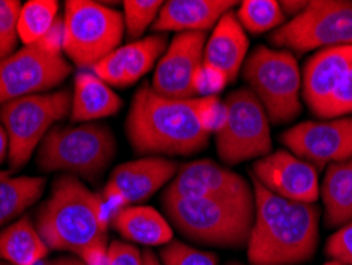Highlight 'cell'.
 <instances>
[{"label": "cell", "instance_id": "cell-25", "mask_svg": "<svg viewBox=\"0 0 352 265\" xmlns=\"http://www.w3.org/2000/svg\"><path fill=\"white\" fill-rule=\"evenodd\" d=\"M46 188L43 176H7L0 180V227L32 206Z\"/></svg>", "mask_w": 352, "mask_h": 265}, {"label": "cell", "instance_id": "cell-24", "mask_svg": "<svg viewBox=\"0 0 352 265\" xmlns=\"http://www.w3.org/2000/svg\"><path fill=\"white\" fill-rule=\"evenodd\" d=\"M165 50H167L165 34H154L132 41V43L119 46L118 50L113 51L119 67H121L126 86H131L142 80L149 70L154 69Z\"/></svg>", "mask_w": 352, "mask_h": 265}, {"label": "cell", "instance_id": "cell-11", "mask_svg": "<svg viewBox=\"0 0 352 265\" xmlns=\"http://www.w3.org/2000/svg\"><path fill=\"white\" fill-rule=\"evenodd\" d=\"M70 72V62L60 53H51L40 45L23 46L0 61V105L19 97L51 92Z\"/></svg>", "mask_w": 352, "mask_h": 265}, {"label": "cell", "instance_id": "cell-21", "mask_svg": "<svg viewBox=\"0 0 352 265\" xmlns=\"http://www.w3.org/2000/svg\"><path fill=\"white\" fill-rule=\"evenodd\" d=\"M122 108V98L107 83L91 72H80L75 78L70 118L74 123H92L113 116Z\"/></svg>", "mask_w": 352, "mask_h": 265}, {"label": "cell", "instance_id": "cell-1", "mask_svg": "<svg viewBox=\"0 0 352 265\" xmlns=\"http://www.w3.org/2000/svg\"><path fill=\"white\" fill-rule=\"evenodd\" d=\"M254 222L248 240L251 265H300L319 243L320 210L279 197L252 178Z\"/></svg>", "mask_w": 352, "mask_h": 265}, {"label": "cell", "instance_id": "cell-10", "mask_svg": "<svg viewBox=\"0 0 352 265\" xmlns=\"http://www.w3.org/2000/svg\"><path fill=\"white\" fill-rule=\"evenodd\" d=\"M226 124L216 137V151L226 165L261 159L272 153L270 119L257 97L241 87L224 100Z\"/></svg>", "mask_w": 352, "mask_h": 265}, {"label": "cell", "instance_id": "cell-33", "mask_svg": "<svg viewBox=\"0 0 352 265\" xmlns=\"http://www.w3.org/2000/svg\"><path fill=\"white\" fill-rule=\"evenodd\" d=\"M227 83L230 81L224 72L204 62L195 72L192 86L197 97H213L224 91Z\"/></svg>", "mask_w": 352, "mask_h": 265}, {"label": "cell", "instance_id": "cell-41", "mask_svg": "<svg viewBox=\"0 0 352 265\" xmlns=\"http://www.w3.org/2000/svg\"><path fill=\"white\" fill-rule=\"evenodd\" d=\"M7 176H10V171H7V170H0V180L7 178Z\"/></svg>", "mask_w": 352, "mask_h": 265}, {"label": "cell", "instance_id": "cell-22", "mask_svg": "<svg viewBox=\"0 0 352 265\" xmlns=\"http://www.w3.org/2000/svg\"><path fill=\"white\" fill-rule=\"evenodd\" d=\"M320 197L327 227H341L352 221V158L329 165Z\"/></svg>", "mask_w": 352, "mask_h": 265}, {"label": "cell", "instance_id": "cell-30", "mask_svg": "<svg viewBox=\"0 0 352 265\" xmlns=\"http://www.w3.org/2000/svg\"><path fill=\"white\" fill-rule=\"evenodd\" d=\"M164 265H217V257L213 253L201 251L183 242H170L159 253Z\"/></svg>", "mask_w": 352, "mask_h": 265}, {"label": "cell", "instance_id": "cell-36", "mask_svg": "<svg viewBox=\"0 0 352 265\" xmlns=\"http://www.w3.org/2000/svg\"><path fill=\"white\" fill-rule=\"evenodd\" d=\"M85 265H108V246L92 245L78 256Z\"/></svg>", "mask_w": 352, "mask_h": 265}, {"label": "cell", "instance_id": "cell-9", "mask_svg": "<svg viewBox=\"0 0 352 265\" xmlns=\"http://www.w3.org/2000/svg\"><path fill=\"white\" fill-rule=\"evenodd\" d=\"M270 43L278 50L305 54L313 50L352 46V2L313 0L298 17L273 30Z\"/></svg>", "mask_w": 352, "mask_h": 265}, {"label": "cell", "instance_id": "cell-16", "mask_svg": "<svg viewBox=\"0 0 352 265\" xmlns=\"http://www.w3.org/2000/svg\"><path fill=\"white\" fill-rule=\"evenodd\" d=\"M162 197L173 199H254L252 184L234 170L213 162L194 160L178 170Z\"/></svg>", "mask_w": 352, "mask_h": 265}, {"label": "cell", "instance_id": "cell-31", "mask_svg": "<svg viewBox=\"0 0 352 265\" xmlns=\"http://www.w3.org/2000/svg\"><path fill=\"white\" fill-rule=\"evenodd\" d=\"M351 113H352V65L349 67V70L346 72L343 80L340 81V85L333 92V96L329 98L327 103L320 108L316 116L322 119H330V118L349 116Z\"/></svg>", "mask_w": 352, "mask_h": 265}, {"label": "cell", "instance_id": "cell-6", "mask_svg": "<svg viewBox=\"0 0 352 265\" xmlns=\"http://www.w3.org/2000/svg\"><path fill=\"white\" fill-rule=\"evenodd\" d=\"M116 154V138L103 124L54 126L46 134L37 154L41 170L65 171L96 180Z\"/></svg>", "mask_w": 352, "mask_h": 265}, {"label": "cell", "instance_id": "cell-17", "mask_svg": "<svg viewBox=\"0 0 352 265\" xmlns=\"http://www.w3.org/2000/svg\"><path fill=\"white\" fill-rule=\"evenodd\" d=\"M351 65L352 46L320 50L307 61L302 74V94L314 114L333 96Z\"/></svg>", "mask_w": 352, "mask_h": 265}, {"label": "cell", "instance_id": "cell-28", "mask_svg": "<svg viewBox=\"0 0 352 265\" xmlns=\"http://www.w3.org/2000/svg\"><path fill=\"white\" fill-rule=\"evenodd\" d=\"M164 2L160 0H126L122 2V21L127 37L140 40L149 25H154Z\"/></svg>", "mask_w": 352, "mask_h": 265}, {"label": "cell", "instance_id": "cell-38", "mask_svg": "<svg viewBox=\"0 0 352 265\" xmlns=\"http://www.w3.org/2000/svg\"><path fill=\"white\" fill-rule=\"evenodd\" d=\"M8 149H10V143H8V135L5 127L0 123V165L5 162V159L8 158Z\"/></svg>", "mask_w": 352, "mask_h": 265}, {"label": "cell", "instance_id": "cell-4", "mask_svg": "<svg viewBox=\"0 0 352 265\" xmlns=\"http://www.w3.org/2000/svg\"><path fill=\"white\" fill-rule=\"evenodd\" d=\"M167 220L199 245L245 248L254 222V199H173L162 197Z\"/></svg>", "mask_w": 352, "mask_h": 265}, {"label": "cell", "instance_id": "cell-27", "mask_svg": "<svg viewBox=\"0 0 352 265\" xmlns=\"http://www.w3.org/2000/svg\"><path fill=\"white\" fill-rule=\"evenodd\" d=\"M235 14L245 32L252 35L276 30L286 24V14L279 2L274 0H245Z\"/></svg>", "mask_w": 352, "mask_h": 265}, {"label": "cell", "instance_id": "cell-15", "mask_svg": "<svg viewBox=\"0 0 352 265\" xmlns=\"http://www.w3.org/2000/svg\"><path fill=\"white\" fill-rule=\"evenodd\" d=\"M206 32L176 34L154 70L151 87L170 98H195L194 75L204 64Z\"/></svg>", "mask_w": 352, "mask_h": 265}, {"label": "cell", "instance_id": "cell-2", "mask_svg": "<svg viewBox=\"0 0 352 265\" xmlns=\"http://www.w3.org/2000/svg\"><path fill=\"white\" fill-rule=\"evenodd\" d=\"M199 97L170 98L143 85L132 98L126 134L143 156H192L208 147L210 135L197 116Z\"/></svg>", "mask_w": 352, "mask_h": 265}, {"label": "cell", "instance_id": "cell-29", "mask_svg": "<svg viewBox=\"0 0 352 265\" xmlns=\"http://www.w3.org/2000/svg\"><path fill=\"white\" fill-rule=\"evenodd\" d=\"M21 5L18 0H0V61L7 59L16 50Z\"/></svg>", "mask_w": 352, "mask_h": 265}, {"label": "cell", "instance_id": "cell-37", "mask_svg": "<svg viewBox=\"0 0 352 265\" xmlns=\"http://www.w3.org/2000/svg\"><path fill=\"white\" fill-rule=\"evenodd\" d=\"M279 5H281L286 18L287 17L295 18V17H298V14L302 13L305 8H307L308 2H303V0H292V2H279Z\"/></svg>", "mask_w": 352, "mask_h": 265}, {"label": "cell", "instance_id": "cell-8", "mask_svg": "<svg viewBox=\"0 0 352 265\" xmlns=\"http://www.w3.org/2000/svg\"><path fill=\"white\" fill-rule=\"evenodd\" d=\"M72 110L67 89L19 97L0 105V123L8 135V162L16 170L29 162L54 124Z\"/></svg>", "mask_w": 352, "mask_h": 265}, {"label": "cell", "instance_id": "cell-23", "mask_svg": "<svg viewBox=\"0 0 352 265\" xmlns=\"http://www.w3.org/2000/svg\"><path fill=\"white\" fill-rule=\"evenodd\" d=\"M50 248L28 216L0 231V259L13 265H37Z\"/></svg>", "mask_w": 352, "mask_h": 265}, {"label": "cell", "instance_id": "cell-7", "mask_svg": "<svg viewBox=\"0 0 352 265\" xmlns=\"http://www.w3.org/2000/svg\"><path fill=\"white\" fill-rule=\"evenodd\" d=\"M64 54L78 69H94L121 46L122 13L92 0H67L64 5Z\"/></svg>", "mask_w": 352, "mask_h": 265}, {"label": "cell", "instance_id": "cell-12", "mask_svg": "<svg viewBox=\"0 0 352 265\" xmlns=\"http://www.w3.org/2000/svg\"><path fill=\"white\" fill-rule=\"evenodd\" d=\"M281 142L316 169L344 162L352 158V116L300 123L281 135Z\"/></svg>", "mask_w": 352, "mask_h": 265}, {"label": "cell", "instance_id": "cell-19", "mask_svg": "<svg viewBox=\"0 0 352 265\" xmlns=\"http://www.w3.org/2000/svg\"><path fill=\"white\" fill-rule=\"evenodd\" d=\"M250 40L234 12L226 13L206 39L204 62L224 72L229 81H235L245 65Z\"/></svg>", "mask_w": 352, "mask_h": 265}, {"label": "cell", "instance_id": "cell-39", "mask_svg": "<svg viewBox=\"0 0 352 265\" xmlns=\"http://www.w3.org/2000/svg\"><path fill=\"white\" fill-rule=\"evenodd\" d=\"M48 265H85L80 257L76 256H62L51 261Z\"/></svg>", "mask_w": 352, "mask_h": 265}, {"label": "cell", "instance_id": "cell-14", "mask_svg": "<svg viewBox=\"0 0 352 265\" xmlns=\"http://www.w3.org/2000/svg\"><path fill=\"white\" fill-rule=\"evenodd\" d=\"M252 178L286 200L314 204L319 197V171L286 149H278L252 164Z\"/></svg>", "mask_w": 352, "mask_h": 265}, {"label": "cell", "instance_id": "cell-35", "mask_svg": "<svg viewBox=\"0 0 352 265\" xmlns=\"http://www.w3.org/2000/svg\"><path fill=\"white\" fill-rule=\"evenodd\" d=\"M108 265H144L143 253L132 243L115 240L108 246Z\"/></svg>", "mask_w": 352, "mask_h": 265}, {"label": "cell", "instance_id": "cell-5", "mask_svg": "<svg viewBox=\"0 0 352 265\" xmlns=\"http://www.w3.org/2000/svg\"><path fill=\"white\" fill-rule=\"evenodd\" d=\"M243 78L270 123L286 124L302 113V72L287 50L261 45L246 57Z\"/></svg>", "mask_w": 352, "mask_h": 265}, {"label": "cell", "instance_id": "cell-20", "mask_svg": "<svg viewBox=\"0 0 352 265\" xmlns=\"http://www.w3.org/2000/svg\"><path fill=\"white\" fill-rule=\"evenodd\" d=\"M113 227L132 245L165 246L173 242V227L164 215L144 205H129L113 218Z\"/></svg>", "mask_w": 352, "mask_h": 265}, {"label": "cell", "instance_id": "cell-43", "mask_svg": "<svg viewBox=\"0 0 352 265\" xmlns=\"http://www.w3.org/2000/svg\"><path fill=\"white\" fill-rule=\"evenodd\" d=\"M229 265H243V264H238V262H230Z\"/></svg>", "mask_w": 352, "mask_h": 265}, {"label": "cell", "instance_id": "cell-13", "mask_svg": "<svg viewBox=\"0 0 352 265\" xmlns=\"http://www.w3.org/2000/svg\"><path fill=\"white\" fill-rule=\"evenodd\" d=\"M178 170L176 162L160 156L124 162L111 171L100 197L116 215L124 206L138 204L156 194L164 184L175 178Z\"/></svg>", "mask_w": 352, "mask_h": 265}, {"label": "cell", "instance_id": "cell-3", "mask_svg": "<svg viewBox=\"0 0 352 265\" xmlns=\"http://www.w3.org/2000/svg\"><path fill=\"white\" fill-rule=\"evenodd\" d=\"M113 218L115 213L100 194L87 189L75 176L62 175L37 213L35 227L50 251L72 253L78 257L92 245H107V227Z\"/></svg>", "mask_w": 352, "mask_h": 265}, {"label": "cell", "instance_id": "cell-34", "mask_svg": "<svg viewBox=\"0 0 352 265\" xmlns=\"http://www.w3.org/2000/svg\"><path fill=\"white\" fill-rule=\"evenodd\" d=\"M325 254L343 265H352V221L341 226L325 245Z\"/></svg>", "mask_w": 352, "mask_h": 265}, {"label": "cell", "instance_id": "cell-40", "mask_svg": "<svg viewBox=\"0 0 352 265\" xmlns=\"http://www.w3.org/2000/svg\"><path fill=\"white\" fill-rule=\"evenodd\" d=\"M143 259H144V265H164L162 262H160V259L154 254L153 251H149V249H146V251H143Z\"/></svg>", "mask_w": 352, "mask_h": 265}, {"label": "cell", "instance_id": "cell-44", "mask_svg": "<svg viewBox=\"0 0 352 265\" xmlns=\"http://www.w3.org/2000/svg\"><path fill=\"white\" fill-rule=\"evenodd\" d=\"M0 265H3V264H0Z\"/></svg>", "mask_w": 352, "mask_h": 265}, {"label": "cell", "instance_id": "cell-18", "mask_svg": "<svg viewBox=\"0 0 352 265\" xmlns=\"http://www.w3.org/2000/svg\"><path fill=\"white\" fill-rule=\"evenodd\" d=\"M238 2L232 0H170L164 2L153 29L156 32H206Z\"/></svg>", "mask_w": 352, "mask_h": 265}, {"label": "cell", "instance_id": "cell-26", "mask_svg": "<svg viewBox=\"0 0 352 265\" xmlns=\"http://www.w3.org/2000/svg\"><path fill=\"white\" fill-rule=\"evenodd\" d=\"M59 2L56 0H29L21 5L18 17V37L24 46L37 45L58 21Z\"/></svg>", "mask_w": 352, "mask_h": 265}, {"label": "cell", "instance_id": "cell-42", "mask_svg": "<svg viewBox=\"0 0 352 265\" xmlns=\"http://www.w3.org/2000/svg\"><path fill=\"white\" fill-rule=\"evenodd\" d=\"M324 265H343V264H340V262H336V261H329V262H325Z\"/></svg>", "mask_w": 352, "mask_h": 265}, {"label": "cell", "instance_id": "cell-32", "mask_svg": "<svg viewBox=\"0 0 352 265\" xmlns=\"http://www.w3.org/2000/svg\"><path fill=\"white\" fill-rule=\"evenodd\" d=\"M197 116H199L201 129L206 134H217L222 129V126H224L227 119L226 103L217 96L199 97Z\"/></svg>", "mask_w": 352, "mask_h": 265}]
</instances>
